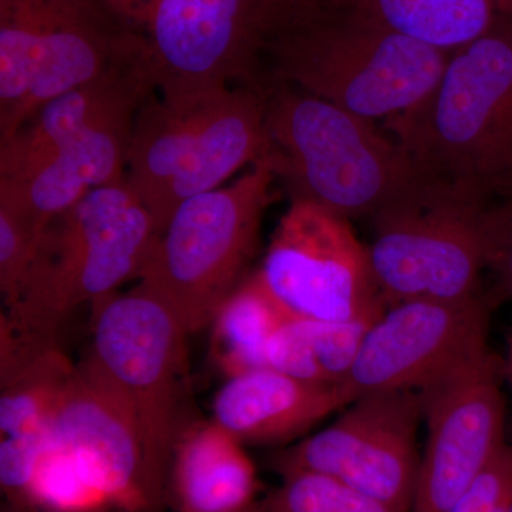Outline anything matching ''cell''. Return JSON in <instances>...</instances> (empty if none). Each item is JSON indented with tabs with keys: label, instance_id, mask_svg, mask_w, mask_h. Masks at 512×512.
<instances>
[{
	"label": "cell",
	"instance_id": "cell-7",
	"mask_svg": "<svg viewBox=\"0 0 512 512\" xmlns=\"http://www.w3.org/2000/svg\"><path fill=\"white\" fill-rule=\"evenodd\" d=\"M276 177L265 156L234 183L188 198L158 234L140 284L174 312L188 335L208 328L244 279Z\"/></svg>",
	"mask_w": 512,
	"mask_h": 512
},
{
	"label": "cell",
	"instance_id": "cell-18",
	"mask_svg": "<svg viewBox=\"0 0 512 512\" xmlns=\"http://www.w3.org/2000/svg\"><path fill=\"white\" fill-rule=\"evenodd\" d=\"M349 406L339 384L296 379L274 369L229 377L212 403V420L244 446L285 444Z\"/></svg>",
	"mask_w": 512,
	"mask_h": 512
},
{
	"label": "cell",
	"instance_id": "cell-3",
	"mask_svg": "<svg viewBox=\"0 0 512 512\" xmlns=\"http://www.w3.org/2000/svg\"><path fill=\"white\" fill-rule=\"evenodd\" d=\"M158 231L126 181L90 191L57 215L43 234L35 262L0 325L26 339L57 342L64 320L140 279Z\"/></svg>",
	"mask_w": 512,
	"mask_h": 512
},
{
	"label": "cell",
	"instance_id": "cell-17",
	"mask_svg": "<svg viewBox=\"0 0 512 512\" xmlns=\"http://www.w3.org/2000/svg\"><path fill=\"white\" fill-rule=\"evenodd\" d=\"M134 117L107 121L57 148L28 173L0 178V204L43 227L90 191L126 181Z\"/></svg>",
	"mask_w": 512,
	"mask_h": 512
},
{
	"label": "cell",
	"instance_id": "cell-22",
	"mask_svg": "<svg viewBox=\"0 0 512 512\" xmlns=\"http://www.w3.org/2000/svg\"><path fill=\"white\" fill-rule=\"evenodd\" d=\"M286 318L258 276L242 279L208 326L212 363L227 379L265 369L269 343Z\"/></svg>",
	"mask_w": 512,
	"mask_h": 512
},
{
	"label": "cell",
	"instance_id": "cell-15",
	"mask_svg": "<svg viewBox=\"0 0 512 512\" xmlns=\"http://www.w3.org/2000/svg\"><path fill=\"white\" fill-rule=\"evenodd\" d=\"M490 303L413 301L389 306L367 330L348 376V403L383 392H421L488 348Z\"/></svg>",
	"mask_w": 512,
	"mask_h": 512
},
{
	"label": "cell",
	"instance_id": "cell-12",
	"mask_svg": "<svg viewBox=\"0 0 512 512\" xmlns=\"http://www.w3.org/2000/svg\"><path fill=\"white\" fill-rule=\"evenodd\" d=\"M424 419L420 392L360 397L338 421L275 454L272 466L323 474L399 510L412 512L420 456L416 436Z\"/></svg>",
	"mask_w": 512,
	"mask_h": 512
},
{
	"label": "cell",
	"instance_id": "cell-28",
	"mask_svg": "<svg viewBox=\"0 0 512 512\" xmlns=\"http://www.w3.org/2000/svg\"><path fill=\"white\" fill-rule=\"evenodd\" d=\"M336 0H269L281 18V28L293 20L305 18L335 5Z\"/></svg>",
	"mask_w": 512,
	"mask_h": 512
},
{
	"label": "cell",
	"instance_id": "cell-2",
	"mask_svg": "<svg viewBox=\"0 0 512 512\" xmlns=\"http://www.w3.org/2000/svg\"><path fill=\"white\" fill-rule=\"evenodd\" d=\"M265 55L264 86L286 84L362 119L389 121L429 96L450 53L333 5L276 30Z\"/></svg>",
	"mask_w": 512,
	"mask_h": 512
},
{
	"label": "cell",
	"instance_id": "cell-6",
	"mask_svg": "<svg viewBox=\"0 0 512 512\" xmlns=\"http://www.w3.org/2000/svg\"><path fill=\"white\" fill-rule=\"evenodd\" d=\"M144 47L143 30L99 0H0V144Z\"/></svg>",
	"mask_w": 512,
	"mask_h": 512
},
{
	"label": "cell",
	"instance_id": "cell-1",
	"mask_svg": "<svg viewBox=\"0 0 512 512\" xmlns=\"http://www.w3.org/2000/svg\"><path fill=\"white\" fill-rule=\"evenodd\" d=\"M387 124L423 180L512 197V13L451 52L429 96Z\"/></svg>",
	"mask_w": 512,
	"mask_h": 512
},
{
	"label": "cell",
	"instance_id": "cell-25",
	"mask_svg": "<svg viewBox=\"0 0 512 512\" xmlns=\"http://www.w3.org/2000/svg\"><path fill=\"white\" fill-rule=\"evenodd\" d=\"M382 315L349 322L301 319L323 383L340 384L345 380L355 363L367 330Z\"/></svg>",
	"mask_w": 512,
	"mask_h": 512
},
{
	"label": "cell",
	"instance_id": "cell-8",
	"mask_svg": "<svg viewBox=\"0 0 512 512\" xmlns=\"http://www.w3.org/2000/svg\"><path fill=\"white\" fill-rule=\"evenodd\" d=\"M93 308V339L84 362L119 397L136 426L148 474L163 495L178 433L188 332L143 285Z\"/></svg>",
	"mask_w": 512,
	"mask_h": 512
},
{
	"label": "cell",
	"instance_id": "cell-19",
	"mask_svg": "<svg viewBox=\"0 0 512 512\" xmlns=\"http://www.w3.org/2000/svg\"><path fill=\"white\" fill-rule=\"evenodd\" d=\"M244 447L212 419L180 430L170 461L177 510L239 512L255 504L259 481Z\"/></svg>",
	"mask_w": 512,
	"mask_h": 512
},
{
	"label": "cell",
	"instance_id": "cell-32",
	"mask_svg": "<svg viewBox=\"0 0 512 512\" xmlns=\"http://www.w3.org/2000/svg\"><path fill=\"white\" fill-rule=\"evenodd\" d=\"M507 343L508 345H512V332L510 333V336H508Z\"/></svg>",
	"mask_w": 512,
	"mask_h": 512
},
{
	"label": "cell",
	"instance_id": "cell-26",
	"mask_svg": "<svg viewBox=\"0 0 512 512\" xmlns=\"http://www.w3.org/2000/svg\"><path fill=\"white\" fill-rule=\"evenodd\" d=\"M480 237L485 269L494 275L498 296L512 299V197L484 205Z\"/></svg>",
	"mask_w": 512,
	"mask_h": 512
},
{
	"label": "cell",
	"instance_id": "cell-13",
	"mask_svg": "<svg viewBox=\"0 0 512 512\" xmlns=\"http://www.w3.org/2000/svg\"><path fill=\"white\" fill-rule=\"evenodd\" d=\"M503 357L485 348L421 390L427 443L412 512H447L505 441Z\"/></svg>",
	"mask_w": 512,
	"mask_h": 512
},
{
	"label": "cell",
	"instance_id": "cell-16",
	"mask_svg": "<svg viewBox=\"0 0 512 512\" xmlns=\"http://www.w3.org/2000/svg\"><path fill=\"white\" fill-rule=\"evenodd\" d=\"M153 93L157 86L146 43L96 79L49 101L12 140L0 144V178L28 173L57 148L100 124L137 116Z\"/></svg>",
	"mask_w": 512,
	"mask_h": 512
},
{
	"label": "cell",
	"instance_id": "cell-27",
	"mask_svg": "<svg viewBox=\"0 0 512 512\" xmlns=\"http://www.w3.org/2000/svg\"><path fill=\"white\" fill-rule=\"evenodd\" d=\"M511 501L512 444L507 443L447 512H507Z\"/></svg>",
	"mask_w": 512,
	"mask_h": 512
},
{
	"label": "cell",
	"instance_id": "cell-29",
	"mask_svg": "<svg viewBox=\"0 0 512 512\" xmlns=\"http://www.w3.org/2000/svg\"><path fill=\"white\" fill-rule=\"evenodd\" d=\"M107 8L116 12L121 18L143 30L146 26L148 12H150L151 0H99Z\"/></svg>",
	"mask_w": 512,
	"mask_h": 512
},
{
	"label": "cell",
	"instance_id": "cell-20",
	"mask_svg": "<svg viewBox=\"0 0 512 512\" xmlns=\"http://www.w3.org/2000/svg\"><path fill=\"white\" fill-rule=\"evenodd\" d=\"M74 369L57 342L0 335V436L45 429Z\"/></svg>",
	"mask_w": 512,
	"mask_h": 512
},
{
	"label": "cell",
	"instance_id": "cell-4",
	"mask_svg": "<svg viewBox=\"0 0 512 512\" xmlns=\"http://www.w3.org/2000/svg\"><path fill=\"white\" fill-rule=\"evenodd\" d=\"M268 153L266 87L177 100L153 93L134 121L126 183L160 234L184 201L220 188Z\"/></svg>",
	"mask_w": 512,
	"mask_h": 512
},
{
	"label": "cell",
	"instance_id": "cell-10",
	"mask_svg": "<svg viewBox=\"0 0 512 512\" xmlns=\"http://www.w3.org/2000/svg\"><path fill=\"white\" fill-rule=\"evenodd\" d=\"M279 28L269 0H151L144 37L157 93L177 100L265 87L261 60Z\"/></svg>",
	"mask_w": 512,
	"mask_h": 512
},
{
	"label": "cell",
	"instance_id": "cell-11",
	"mask_svg": "<svg viewBox=\"0 0 512 512\" xmlns=\"http://www.w3.org/2000/svg\"><path fill=\"white\" fill-rule=\"evenodd\" d=\"M255 275L289 318L349 322L386 311L350 220L313 201L292 198Z\"/></svg>",
	"mask_w": 512,
	"mask_h": 512
},
{
	"label": "cell",
	"instance_id": "cell-21",
	"mask_svg": "<svg viewBox=\"0 0 512 512\" xmlns=\"http://www.w3.org/2000/svg\"><path fill=\"white\" fill-rule=\"evenodd\" d=\"M404 37L451 53L512 13V0H336Z\"/></svg>",
	"mask_w": 512,
	"mask_h": 512
},
{
	"label": "cell",
	"instance_id": "cell-31",
	"mask_svg": "<svg viewBox=\"0 0 512 512\" xmlns=\"http://www.w3.org/2000/svg\"><path fill=\"white\" fill-rule=\"evenodd\" d=\"M239 512H262L261 505L258 503L252 504L251 507L245 508V510Z\"/></svg>",
	"mask_w": 512,
	"mask_h": 512
},
{
	"label": "cell",
	"instance_id": "cell-24",
	"mask_svg": "<svg viewBox=\"0 0 512 512\" xmlns=\"http://www.w3.org/2000/svg\"><path fill=\"white\" fill-rule=\"evenodd\" d=\"M46 228L15 208L0 204V293L3 309L12 308L18 299Z\"/></svg>",
	"mask_w": 512,
	"mask_h": 512
},
{
	"label": "cell",
	"instance_id": "cell-30",
	"mask_svg": "<svg viewBox=\"0 0 512 512\" xmlns=\"http://www.w3.org/2000/svg\"><path fill=\"white\" fill-rule=\"evenodd\" d=\"M503 376L505 382L510 384L512 389V345H508V343L507 352H505V356L503 357Z\"/></svg>",
	"mask_w": 512,
	"mask_h": 512
},
{
	"label": "cell",
	"instance_id": "cell-5",
	"mask_svg": "<svg viewBox=\"0 0 512 512\" xmlns=\"http://www.w3.org/2000/svg\"><path fill=\"white\" fill-rule=\"evenodd\" d=\"M266 87V133L276 175L302 198L352 218H373L421 180L375 121L286 84Z\"/></svg>",
	"mask_w": 512,
	"mask_h": 512
},
{
	"label": "cell",
	"instance_id": "cell-33",
	"mask_svg": "<svg viewBox=\"0 0 512 512\" xmlns=\"http://www.w3.org/2000/svg\"><path fill=\"white\" fill-rule=\"evenodd\" d=\"M507 512H512V501H511L510 507H508V511Z\"/></svg>",
	"mask_w": 512,
	"mask_h": 512
},
{
	"label": "cell",
	"instance_id": "cell-14",
	"mask_svg": "<svg viewBox=\"0 0 512 512\" xmlns=\"http://www.w3.org/2000/svg\"><path fill=\"white\" fill-rule=\"evenodd\" d=\"M45 453L106 512H146L161 500L130 413L84 360L47 421Z\"/></svg>",
	"mask_w": 512,
	"mask_h": 512
},
{
	"label": "cell",
	"instance_id": "cell-9",
	"mask_svg": "<svg viewBox=\"0 0 512 512\" xmlns=\"http://www.w3.org/2000/svg\"><path fill=\"white\" fill-rule=\"evenodd\" d=\"M487 201L421 180L372 218L367 247L386 308L413 301L477 298L485 271L480 214Z\"/></svg>",
	"mask_w": 512,
	"mask_h": 512
},
{
	"label": "cell",
	"instance_id": "cell-23",
	"mask_svg": "<svg viewBox=\"0 0 512 512\" xmlns=\"http://www.w3.org/2000/svg\"><path fill=\"white\" fill-rule=\"evenodd\" d=\"M281 477V485L259 504L262 512H406L323 474Z\"/></svg>",
	"mask_w": 512,
	"mask_h": 512
}]
</instances>
